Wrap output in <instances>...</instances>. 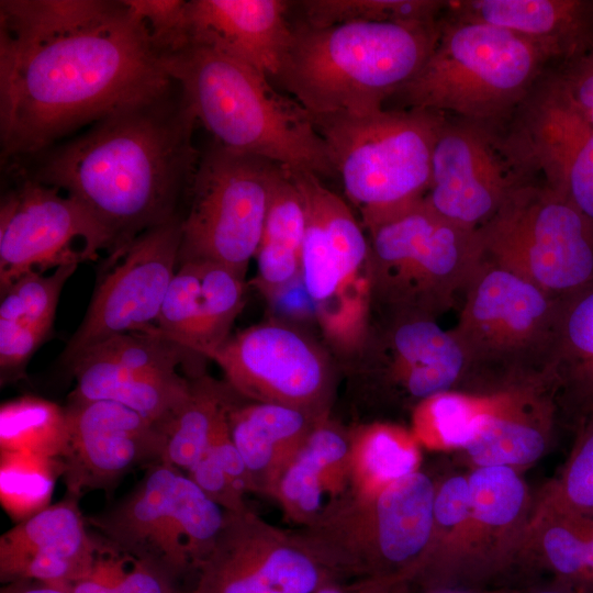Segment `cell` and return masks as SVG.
<instances>
[{"label": "cell", "mask_w": 593, "mask_h": 593, "mask_svg": "<svg viewBox=\"0 0 593 593\" xmlns=\"http://www.w3.org/2000/svg\"><path fill=\"white\" fill-rule=\"evenodd\" d=\"M558 75L574 104L593 124V51L564 63Z\"/></svg>", "instance_id": "cell-47"}, {"label": "cell", "mask_w": 593, "mask_h": 593, "mask_svg": "<svg viewBox=\"0 0 593 593\" xmlns=\"http://www.w3.org/2000/svg\"><path fill=\"white\" fill-rule=\"evenodd\" d=\"M479 233L485 258L553 298L593 283V224L546 186L519 184Z\"/></svg>", "instance_id": "cell-10"}, {"label": "cell", "mask_w": 593, "mask_h": 593, "mask_svg": "<svg viewBox=\"0 0 593 593\" xmlns=\"http://www.w3.org/2000/svg\"><path fill=\"white\" fill-rule=\"evenodd\" d=\"M436 489L418 470L374 493L348 490L292 534L344 580L406 574L414 584L430 539Z\"/></svg>", "instance_id": "cell-8"}, {"label": "cell", "mask_w": 593, "mask_h": 593, "mask_svg": "<svg viewBox=\"0 0 593 593\" xmlns=\"http://www.w3.org/2000/svg\"><path fill=\"white\" fill-rule=\"evenodd\" d=\"M471 555L468 479L452 474L437 483L430 539L414 584L424 592L468 588Z\"/></svg>", "instance_id": "cell-31"}, {"label": "cell", "mask_w": 593, "mask_h": 593, "mask_svg": "<svg viewBox=\"0 0 593 593\" xmlns=\"http://www.w3.org/2000/svg\"><path fill=\"white\" fill-rule=\"evenodd\" d=\"M197 262L201 291L194 353L208 358L231 336L233 323L245 303V280L222 265Z\"/></svg>", "instance_id": "cell-39"}, {"label": "cell", "mask_w": 593, "mask_h": 593, "mask_svg": "<svg viewBox=\"0 0 593 593\" xmlns=\"http://www.w3.org/2000/svg\"><path fill=\"white\" fill-rule=\"evenodd\" d=\"M530 593H568V592L564 591V590H561L559 588H556L553 585H550L549 588H544V589H540V590H536V591H533Z\"/></svg>", "instance_id": "cell-51"}, {"label": "cell", "mask_w": 593, "mask_h": 593, "mask_svg": "<svg viewBox=\"0 0 593 593\" xmlns=\"http://www.w3.org/2000/svg\"><path fill=\"white\" fill-rule=\"evenodd\" d=\"M193 593H314L343 581L291 533L249 508L226 512L215 544L199 566Z\"/></svg>", "instance_id": "cell-16"}, {"label": "cell", "mask_w": 593, "mask_h": 593, "mask_svg": "<svg viewBox=\"0 0 593 593\" xmlns=\"http://www.w3.org/2000/svg\"><path fill=\"white\" fill-rule=\"evenodd\" d=\"M560 302L484 257L450 329L466 358L459 391L490 394L550 380Z\"/></svg>", "instance_id": "cell-7"}, {"label": "cell", "mask_w": 593, "mask_h": 593, "mask_svg": "<svg viewBox=\"0 0 593 593\" xmlns=\"http://www.w3.org/2000/svg\"><path fill=\"white\" fill-rule=\"evenodd\" d=\"M549 378L560 422L575 429L593 411V283L561 299Z\"/></svg>", "instance_id": "cell-28"}, {"label": "cell", "mask_w": 593, "mask_h": 593, "mask_svg": "<svg viewBox=\"0 0 593 593\" xmlns=\"http://www.w3.org/2000/svg\"><path fill=\"white\" fill-rule=\"evenodd\" d=\"M425 593H522V592L516 591V590H511V589L482 591V590H477L472 588H450V589L427 591Z\"/></svg>", "instance_id": "cell-50"}, {"label": "cell", "mask_w": 593, "mask_h": 593, "mask_svg": "<svg viewBox=\"0 0 593 593\" xmlns=\"http://www.w3.org/2000/svg\"><path fill=\"white\" fill-rule=\"evenodd\" d=\"M97 547L78 497L67 494L2 534L1 581H35L67 590L89 573Z\"/></svg>", "instance_id": "cell-21"}, {"label": "cell", "mask_w": 593, "mask_h": 593, "mask_svg": "<svg viewBox=\"0 0 593 593\" xmlns=\"http://www.w3.org/2000/svg\"><path fill=\"white\" fill-rule=\"evenodd\" d=\"M69 437L66 409L33 395L0 407V451L60 459Z\"/></svg>", "instance_id": "cell-35"}, {"label": "cell", "mask_w": 593, "mask_h": 593, "mask_svg": "<svg viewBox=\"0 0 593 593\" xmlns=\"http://www.w3.org/2000/svg\"><path fill=\"white\" fill-rule=\"evenodd\" d=\"M502 146L523 178L530 171L540 172L544 186L593 224V124L574 104L558 74L533 88Z\"/></svg>", "instance_id": "cell-15"}, {"label": "cell", "mask_w": 593, "mask_h": 593, "mask_svg": "<svg viewBox=\"0 0 593 593\" xmlns=\"http://www.w3.org/2000/svg\"><path fill=\"white\" fill-rule=\"evenodd\" d=\"M446 13L510 31L564 63L593 51V0L448 1Z\"/></svg>", "instance_id": "cell-25"}, {"label": "cell", "mask_w": 593, "mask_h": 593, "mask_svg": "<svg viewBox=\"0 0 593 593\" xmlns=\"http://www.w3.org/2000/svg\"><path fill=\"white\" fill-rule=\"evenodd\" d=\"M225 514L187 474L159 461L125 500L90 522L111 545L177 578L209 556Z\"/></svg>", "instance_id": "cell-12"}, {"label": "cell", "mask_w": 593, "mask_h": 593, "mask_svg": "<svg viewBox=\"0 0 593 593\" xmlns=\"http://www.w3.org/2000/svg\"><path fill=\"white\" fill-rule=\"evenodd\" d=\"M326 416L300 409L255 402L227 410L232 439L249 473L254 491L272 493L316 423Z\"/></svg>", "instance_id": "cell-26"}, {"label": "cell", "mask_w": 593, "mask_h": 593, "mask_svg": "<svg viewBox=\"0 0 593 593\" xmlns=\"http://www.w3.org/2000/svg\"><path fill=\"white\" fill-rule=\"evenodd\" d=\"M186 474L226 512L239 513L248 510L244 500L245 493L232 482L208 450Z\"/></svg>", "instance_id": "cell-46"}, {"label": "cell", "mask_w": 593, "mask_h": 593, "mask_svg": "<svg viewBox=\"0 0 593 593\" xmlns=\"http://www.w3.org/2000/svg\"><path fill=\"white\" fill-rule=\"evenodd\" d=\"M230 385L255 402L323 415L331 367L323 350L283 323L267 322L231 335L209 357Z\"/></svg>", "instance_id": "cell-17"}, {"label": "cell", "mask_w": 593, "mask_h": 593, "mask_svg": "<svg viewBox=\"0 0 593 593\" xmlns=\"http://www.w3.org/2000/svg\"><path fill=\"white\" fill-rule=\"evenodd\" d=\"M448 1L439 0H306L305 23L331 26L348 22H422L440 19Z\"/></svg>", "instance_id": "cell-40"}, {"label": "cell", "mask_w": 593, "mask_h": 593, "mask_svg": "<svg viewBox=\"0 0 593 593\" xmlns=\"http://www.w3.org/2000/svg\"><path fill=\"white\" fill-rule=\"evenodd\" d=\"M472 555L468 586L512 568L535 497L518 470L475 467L468 474Z\"/></svg>", "instance_id": "cell-24"}, {"label": "cell", "mask_w": 593, "mask_h": 593, "mask_svg": "<svg viewBox=\"0 0 593 593\" xmlns=\"http://www.w3.org/2000/svg\"><path fill=\"white\" fill-rule=\"evenodd\" d=\"M200 270L197 261L178 265L163 300L155 331L195 355L200 310Z\"/></svg>", "instance_id": "cell-43"}, {"label": "cell", "mask_w": 593, "mask_h": 593, "mask_svg": "<svg viewBox=\"0 0 593 593\" xmlns=\"http://www.w3.org/2000/svg\"><path fill=\"white\" fill-rule=\"evenodd\" d=\"M76 388L69 401H111L157 426L166 423L188 400L191 383L177 372L134 370L83 357L70 368Z\"/></svg>", "instance_id": "cell-29"}, {"label": "cell", "mask_w": 593, "mask_h": 593, "mask_svg": "<svg viewBox=\"0 0 593 593\" xmlns=\"http://www.w3.org/2000/svg\"><path fill=\"white\" fill-rule=\"evenodd\" d=\"M311 118L363 230L426 195L445 114L404 108Z\"/></svg>", "instance_id": "cell-9"}, {"label": "cell", "mask_w": 593, "mask_h": 593, "mask_svg": "<svg viewBox=\"0 0 593 593\" xmlns=\"http://www.w3.org/2000/svg\"><path fill=\"white\" fill-rule=\"evenodd\" d=\"M495 395L459 390L432 395L412 409L410 430L419 446L462 450L493 406Z\"/></svg>", "instance_id": "cell-33"}, {"label": "cell", "mask_w": 593, "mask_h": 593, "mask_svg": "<svg viewBox=\"0 0 593 593\" xmlns=\"http://www.w3.org/2000/svg\"><path fill=\"white\" fill-rule=\"evenodd\" d=\"M441 18L293 26L277 77L311 116L367 115L407 82L433 52Z\"/></svg>", "instance_id": "cell-4"}, {"label": "cell", "mask_w": 593, "mask_h": 593, "mask_svg": "<svg viewBox=\"0 0 593 593\" xmlns=\"http://www.w3.org/2000/svg\"><path fill=\"white\" fill-rule=\"evenodd\" d=\"M69 437L60 457L67 494L108 489L139 465L161 461L165 437L137 412L111 401H69Z\"/></svg>", "instance_id": "cell-20"}, {"label": "cell", "mask_w": 593, "mask_h": 593, "mask_svg": "<svg viewBox=\"0 0 593 593\" xmlns=\"http://www.w3.org/2000/svg\"><path fill=\"white\" fill-rule=\"evenodd\" d=\"M181 220L179 214L109 254L87 313L60 355L64 365L71 368L113 336L155 329L178 267Z\"/></svg>", "instance_id": "cell-14"}, {"label": "cell", "mask_w": 593, "mask_h": 593, "mask_svg": "<svg viewBox=\"0 0 593 593\" xmlns=\"http://www.w3.org/2000/svg\"><path fill=\"white\" fill-rule=\"evenodd\" d=\"M1 593H71L69 590L35 581H15L2 588Z\"/></svg>", "instance_id": "cell-49"}, {"label": "cell", "mask_w": 593, "mask_h": 593, "mask_svg": "<svg viewBox=\"0 0 593 593\" xmlns=\"http://www.w3.org/2000/svg\"><path fill=\"white\" fill-rule=\"evenodd\" d=\"M197 122L172 81L75 137L3 166L77 199L110 235L112 254L179 215L200 157Z\"/></svg>", "instance_id": "cell-2"}, {"label": "cell", "mask_w": 593, "mask_h": 593, "mask_svg": "<svg viewBox=\"0 0 593 593\" xmlns=\"http://www.w3.org/2000/svg\"><path fill=\"white\" fill-rule=\"evenodd\" d=\"M175 577L161 567L100 542L89 573L74 583L71 593H177Z\"/></svg>", "instance_id": "cell-37"}, {"label": "cell", "mask_w": 593, "mask_h": 593, "mask_svg": "<svg viewBox=\"0 0 593 593\" xmlns=\"http://www.w3.org/2000/svg\"><path fill=\"white\" fill-rule=\"evenodd\" d=\"M559 422L549 379L517 384L496 392L493 406L461 451L473 468H526L548 451Z\"/></svg>", "instance_id": "cell-23"}, {"label": "cell", "mask_w": 593, "mask_h": 593, "mask_svg": "<svg viewBox=\"0 0 593 593\" xmlns=\"http://www.w3.org/2000/svg\"><path fill=\"white\" fill-rule=\"evenodd\" d=\"M60 459L0 451V501L5 512L22 522L49 506Z\"/></svg>", "instance_id": "cell-38"}, {"label": "cell", "mask_w": 593, "mask_h": 593, "mask_svg": "<svg viewBox=\"0 0 593 593\" xmlns=\"http://www.w3.org/2000/svg\"><path fill=\"white\" fill-rule=\"evenodd\" d=\"M184 0H125L145 23L152 43L159 55L172 52L186 43Z\"/></svg>", "instance_id": "cell-44"}, {"label": "cell", "mask_w": 593, "mask_h": 593, "mask_svg": "<svg viewBox=\"0 0 593 593\" xmlns=\"http://www.w3.org/2000/svg\"><path fill=\"white\" fill-rule=\"evenodd\" d=\"M306 214L290 170L278 166L271 182L261 240L256 251V284L276 300L301 281V257Z\"/></svg>", "instance_id": "cell-30"}, {"label": "cell", "mask_w": 593, "mask_h": 593, "mask_svg": "<svg viewBox=\"0 0 593 593\" xmlns=\"http://www.w3.org/2000/svg\"><path fill=\"white\" fill-rule=\"evenodd\" d=\"M484 123L446 120L434 144L427 203L443 216L479 228L526 182Z\"/></svg>", "instance_id": "cell-19"}, {"label": "cell", "mask_w": 593, "mask_h": 593, "mask_svg": "<svg viewBox=\"0 0 593 593\" xmlns=\"http://www.w3.org/2000/svg\"><path fill=\"white\" fill-rule=\"evenodd\" d=\"M413 580L406 574L369 575L353 581H334L314 593H411Z\"/></svg>", "instance_id": "cell-48"}, {"label": "cell", "mask_w": 593, "mask_h": 593, "mask_svg": "<svg viewBox=\"0 0 593 593\" xmlns=\"http://www.w3.org/2000/svg\"><path fill=\"white\" fill-rule=\"evenodd\" d=\"M189 354L191 353L153 329L113 336L83 357L105 360L127 369L171 373L177 372V366Z\"/></svg>", "instance_id": "cell-42"}, {"label": "cell", "mask_w": 593, "mask_h": 593, "mask_svg": "<svg viewBox=\"0 0 593 593\" xmlns=\"http://www.w3.org/2000/svg\"><path fill=\"white\" fill-rule=\"evenodd\" d=\"M14 184L0 203V293L31 271L93 260L111 237L75 198L7 166Z\"/></svg>", "instance_id": "cell-13"}, {"label": "cell", "mask_w": 593, "mask_h": 593, "mask_svg": "<svg viewBox=\"0 0 593 593\" xmlns=\"http://www.w3.org/2000/svg\"><path fill=\"white\" fill-rule=\"evenodd\" d=\"M172 81L125 0H1V165L34 156Z\"/></svg>", "instance_id": "cell-1"}, {"label": "cell", "mask_w": 593, "mask_h": 593, "mask_svg": "<svg viewBox=\"0 0 593 593\" xmlns=\"http://www.w3.org/2000/svg\"><path fill=\"white\" fill-rule=\"evenodd\" d=\"M52 328L16 321H0L1 376L22 372Z\"/></svg>", "instance_id": "cell-45"}, {"label": "cell", "mask_w": 593, "mask_h": 593, "mask_svg": "<svg viewBox=\"0 0 593 593\" xmlns=\"http://www.w3.org/2000/svg\"><path fill=\"white\" fill-rule=\"evenodd\" d=\"M78 265L63 266L51 275L31 271L0 293V321H16L52 328L60 292Z\"/></svg>", "instance_id": "cell-41"}, {"label": "cell", "mask_w": 593, "mask_h": 593, "mask_svg": "<svg viewBox=\"0 0 593 593\" xmlns=\"http://www.w3.org/2000/svg\"><path fill=\"white\" fill-rule=\"evenodd\" d=\"M349 436L324 416L305 444L279 478L271 495L284 515L303 526L310 523L328 501L349 489Z\"/></svg>", "instance_id": "cell-27"}, {"label": "cell", "mask_w": 593, "mask_h": 593, "mask_svg": "<svg viewBox=\"0 0 593 593\" xmlns=\"http://www.w3.org/2000/svg\"><path fill=\"white\" fill-rule=\"evenodd\" d=\"M575 432L563 468L537 494L535 503L578 524L593 525V411Z\"/></svg>", "instance_id": "cell-36"}, {"label": "cell", "mask_w": 593, "mask_h": 593, "mask_svg": "<svg viewBox=\"0 0 593 593\" xmlns=\"http://www.w3.org/2000/svg\"><path fill=\"white\" fill-rule=\"evenodd\" d=\"M349 489L355 493H374L416 472L421 465V446L398 425L371 423L349 435Z\"/></svg>", "instance_id": "cell-32"}, {"label": "cell", "mask_w": 593, "mask_h": 593, "mask_svg": "<svg viewBox=\"0 0 593 593\" xmlns=\"http://www.w3.org/2000/svg\"><path fill=\"white\" fill-rule=\"evenodd\" d=\"M278 166L216 142L200 154L181 220L178 265L210 261L245 280L261 240Z\"/></svg>", "instance_id": "cell-11"}, {"label": "cell", "mask_w": 593, "mask_h": 593, "mask_svg": "<svg viewBox=\"0 0 593 593\" xmlns=\"http://www.w3.org/2000/svg\"><path fill=\"white\" fill-rule=\"evenodd\" d=\"M289 8L284 0H189L186 42L213 46L277 78L292 41Z\"/></svg>", "instance_id": "cell-22"}, {"label": "cell", "mask_w": 593, "mask_h": 593, "mask_svg": "<svg viewBox=\"0 0 593 593\" xmlns=\"http://www.w3.org/2000/svg\"><path fill=\"white\" fill-rule=\"evenodd\" d=\"M198 121L222 146L317 177L337 175L310 113L269 78L213 46L186 42L160 55Z\"/></svg>", "instance_id": "cell-3"}, {"label": "cell", "mask_w": 593, "mask_h": 593, "mask_svg": "<svg viewBox=\"0 0 593 593\" xmlns=\"http://www.w3.org/2000/svg\"><path fill=\"white\" fill-rule=\"evenodd\" d=\"M186 403L163 425L165 437L161 461L186 472L208 448L215 422L230 402L212 379L197 376Z\"/></svg>", "instance_id": "cell-34"}, {"label": "cell", "mask_w": 593, "mask_h": 593, "mask_svg": "<svg viewBox=\"0 0 593 593\" xmlns=\"http://www.w3.org/2000/svg\"><path fill=\"white\" fill-rule=\"evenodd\" d=\"M550 60L522 36L445 12L433 52L392 97L404 108L454 113L491 126L519 108Z\"/></svg>", "instance_id": "cell-5"}, {"label": "cell", "mask_w": 593, "mask_h": 593, "mask_svg": "<svg viewBox=\"0 0 593 593\" xmlns=\"http://www.w3.org/2000/svg\"><path fill=\"white\" fill-rule=\"evenodd\" d=\"M355 356L359 373L376 391L413 407L459 390L466 374L465 354L451 331L426 316L378 314Z\"/></svg>", "instance_id": "cell-18"}, {"label": "cell", "mask_w": 593, "mask_h": 593, "mask_svg": "<svg viewBox=\"0 0 593 593\" xmlns=\"http://www.w3.org/2000/svg\"><path fill=\"white\" fill-rule=\"evenodd\" d=\"M371 312L437 320L465 292L484 259L479 228L419 199L365 228Z\"/></svg>", "instance_id": "cell-6"}]
</instances>
